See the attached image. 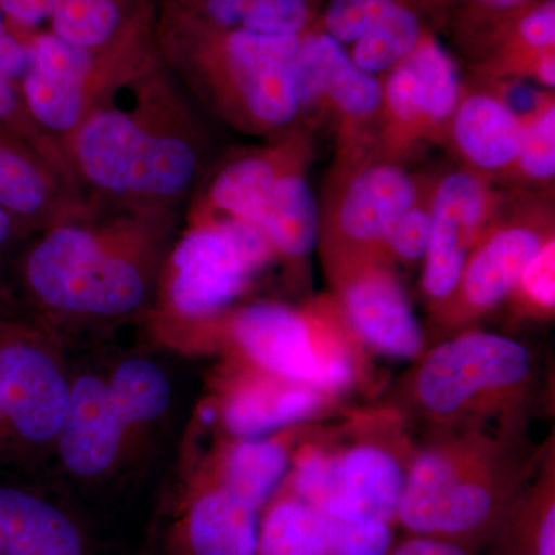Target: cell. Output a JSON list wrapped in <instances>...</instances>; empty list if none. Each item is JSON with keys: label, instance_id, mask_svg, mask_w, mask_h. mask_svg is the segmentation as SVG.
Listing matches in <instances>:
<instances>
[{"label": "cell", "instance_id": "8", "mask_svg": "<svg viewBox=\"0 0 555 555\" xmlns=\"http://www.w3.org/2000/svg\"><path fill=\"white\" fill-rule=\"evenodd\" d=\"M276 258L255 222H188L164 261L156 308L145 323L163 334L195 337L235 309Z\"/></svg>", "mask_w": 555, "mask_h": 555}, {"label": "cell", "instance_id": "23", "mask_svg": "<svg viewBox=\"0 0 555 555\" xmlns=\"http://www.w3.org/2000/svg\"><path fill=\"white\" fill-rule=\"evenodd\" d=\"M310 425L266 437H225L199 469L264 511L286 480L295 449Z\"/></svg>", "mask_w": 555, "mask_h": 555}, {"label": "cell", "instance_id": "25", "mask_svg": "<svg viewBox=\"0 0 555 555\" xmlns=\"http://www.w3.org/2000/svg\"><path fill=\"white\" fill-rule=\"evenodd\" d=\"M299 159L278 179L258 225L275 248L278 258L308 259L320 243L321 210Z\"/></svg>", "mask_w": 555, "mask_h": 555}, {"label": "cell", "instance_id": "20", "mask_svg": "<svg viewBox=\"0 0 555 555\" xmlns=\"http://www.w3.org/2000/svg\"><path fill=\"white\" fill-rule=\"evenodd\" d=\"M0 208L35 235L89 204L67 166L0 127Z\"/></svg>", "mask_w": 555, "mask_h": 555}, {"label": "cell", "instance_id": "10", "mask_svg": "<svg viewBox=\"0 0 555 555\" xmlns=\"http://www.w3.org/2000/svg\"><path fill=\"white\" fill-rule=\"evenodd\" d=\"M67 345L31 321L0 327V474L53 467L69 400Z\"/></svg>", "mask_w": 555, "mask_h": 555}, {"label": "cell", "instance_id": "1", "mask_svg": "<svg viewBox=\"0 0 555 555\" xmlns=\"http://www.w3.org/2000/svg\"><path fill=\"white\" fill-rule=\"evenodd\" d=\"M181 208L89 206L35 233L17 257L25 317L65 345L147 321Z\"/></svg>", "mask_w": 555, "mask_h": 555}, {"label": "cell", "instance_id": "5", "mask_svg": "<svg viewBox=\"0 0 555 555\" xmlns=\"http://www.w3.org/2000/svg\"><path fill=\"white\" fill-rule=\"evenodd\" d=\"M540 366L525 343L467 327L427 347L382 406L423 430L526 429L539 396Z\"/></svg>", "mask_w": 555, "mask_h": 555}, {"label": "cell", "instance_id": "27", "mask_svg": "<svg viewBox=\"0 0 555 555\" xmlns=\"http://www.w3.org/2000/svg\"><path fill=\"white\" fill-rule=\"evenodd\" d=\"M422 38V25L414 11L396 0L352 43L350 60L361 72L379 78L406 60Z\"/></svg>", "mask_w": 555, "mask_h": 555}, {"label": "cell", "instance_id": "9", "mask_svg": "<svg viewBox=\"0 0 555 555\" xmlns=\"http://www.w3.org/2000/svg\"><path fill=\"white\" fill-rule=\"evenodd\" d=\"M301 35L233 28L217 49L171 54L170 73L219 118L254 134H280L301 116L297 56Z\"/></svg>", "mask_w": 555, "mask_h": 555}, {"label": "cell", "instance_id": "21", "mask_svg": "<svg viewBox=\"0 0 555 555\" xmlns=\"http://www.w3.org/2000/svg\"><path fill=\"white\" fill-rule=\"evenodd\" d=\"M297 91L301 115L320 107L334 109L349 142L382 112V78L361 72L345 46L327 33L301 36Z\"/></svg>", "mask_w": 555, "mask_h": 555}, {"label": "cell", "instance_id": "38", "mask_svg": "<svg viewBox=\"0 0 555 555\" xmlns=\"http://www.w3.org/2000/svg\"><path fill=\"white\" fill-rule=\"evenodd\" d=\"M33 233L21 221L0 208V261L17 246H24ZM0 292H16L0 278Z\"/></svg>", "mask_w": 555, "mask_h": 555}, {"label": "cell", "instance_id": "13", "mask_svg": "<svg viewBox=\"0 0 555 555\" xmlns=\"http://www.w3.org/2000/svg\"><path fill=\"white\" fill-rule=\"evenodd\" d=\"M326 272L347 324L369 353L412 363L423 356L425 328L396 266L367 255L328 264Z\"/></svg>", "mask_w": 555, "mask_h": 555}, {"label": "cell", "instance_id": "6", "mask_svg": "<svg viewBox=\"0 0 555 555\" xmlns=\"http://www.w3.org/2000/svg\"><path fill=\"white\" fill-rule=\"evenodd\" d=\"M343 420L305 430L281 488L317 513L397 525L416 448L411 426L382 404Z\"/></svg>", "mask_w": 555, "mask_h": 555}, {"label": "cell", "instance_id": "35", "mask_svg": "<svg viewBox=\"0 0 555 555\" xmlns=\"http://www.w3.org/2000/svg\"><path fill=\"white\" fill-rule=\"evenodd\" d=\"M521 42L539 54L554 51L555 43V3L547 0L537 9L529 11L518 25Z\"/></svg>", "mask_w": 555, "mask_h": 555}, {"label": "cell", "instance_id": "7", "mask_svg": "<svg viewBox=\"0 0 555 555\" xmlns=\"http://www.w3.org/2000/svg\"><path fill=\"white\" fill-rule=\"evenodd\" d=\"M208 341L229 345L233 357L339 400L366 386L374 371L334 295L299 308L280 301L236 306L208 327Z\"/></svg>", "mask_w": 555, "mask_h": 555}, {"label": "cell", "instance_id": "14", "mask_svg": "<svg viewBox=\"0 0 555 555\" xmlns=\"http://www.w3.org/2000/svg\"><path fill=\"white\" fill-rule=\"evenodd\" d=\"M379 118L393 155L420 141L448 137L463 96L460 69L436 38L423 36L411 54L382 79Z\"/></svg>", "mask_w": 555, "mask_h": 555}, {"label": "cell", "instance_id": "4", "mask_svg": "<svg viewBox=\"0 0 555 555\" xmlns=\"http://www.w3.org/2000/svg\"><path fill=\"white\" fill-rule=\"evenodd\" d=\"M173 401L169 372L147 353L72 364L67 416L51 470L82 489L115 485L152 452Z\"/></svg>", "mask_w": 555, "mask_h": 555}, {"label": "cell", "instance_id": "28", "mask_svg": "<svg viewBox=\"0 0 555 555\" xmlns=\"http://www.w3.org/2000/svg\"><path fill=\"white\" fill-rule=\"evenodd\" d=\"M25 61L27 53L24 40L10 31L3 35L0 38V127L68 167L60 145L39 129L25 105L21 90Z\"/></svg>", "mask_w": 555, "mask_h": 555}, {"label": "cell", "instance_id": "39", "mask_svg": "<svg viewBox=\"0 0 555 555\" xmlns=\"http://www.w3.org/2000/svg\"><path fill=\"white\" fill-rule=\"evenodd\" d=\"M535 80L537 86L554 90L555 87V57L554 51L543 53L529 69V75Z\"/></svg>", "mask_w": 555, "mask_h": 555}, {"label": "cell", "instance_id": "11", "mask_svg": "<svg viewBox=\"0 0 555 555\" xmlns=\"http://www.w3.org/2000/svg\"><path fill=\"white\" fill-rule=\"evenodd\" d=\"M25 53L22 96L39 129L62 152L102 94L150 61L119 50L90 53L53 33L27 40Z\"/></svg>", "mask_w": 555, "mask_h": 555}, {"label": "cell", "instance_id": "18", "mask_svg": "<svg viewBox=\"0 0 555 555\" xmlns=\"http://www.w3.org/2000/svg\"><path fill=\"white\" fill-rule=\"evenodd\" d=\"M302 158H308V145L295 133L230 156L201 181L190 198L188 222L236 219L258 224L278 179Z\"/></svg>", "mask_w": 555, "mask_h": 555}, {"label": "cell", "instance_id": "12", "mask_svg": "<svg viewBox=\"0 0 555 555\" xmlns=\"http://www.w3.org/2000/svg\"><path fill=\"white\" fill-rule=\"evenodd\" d=\"M553 236V211L547 207L526 206L506 215L496 210L469 255L454 295L433 313L434 326L448 335L474 327L506 302L528 262Z\"/></svg>", "mask_w": 555, "mask_h": 555}, {"label": "cell", "instance_id": "24", "mask_svg": "<svg viewBox=\"0 0 555 555\" xmlns=\"http://www.w3.org/2000/svg\"><path fill=\"white\" fill-rule=\"evenodd\" d=\"M524 134L518 118L494 90L463 91L448 137L465 160L466 169L481 177L509 175Z\"/></svg>", "mask_w": 555, "mask_h": 555}, {"label": "cell", "instance_id": "26", "mask_svg": "<svg viewBox=\"0 0 555 555\" xmlns=\"http://www.w3.org/2000/svg\"><path fill=\"white\" fill-rule=\"evenodd\" d=\"M257 555H327L315 511L280 488L262 511Z\"/></svg>", "mask_w": 555, "mask_h": 555}, {"label": "cell", "instance_id": "33", "mask_svg": "<svg viewBox=\"0 0 555 555\" xmlns=\"http://www.w3.org/2000/svg\"><path fill=\"white\" fill-rule=\"evenodd\" d=\"M433 185H426L414 206L387 232L382 255L390 264L414 266L425 259L433 232Z\"/></svg>", "mask_w": 555, "mask_h": 555}, {"label": "cell", "instance_id": "30", "mask_svg": "<svg viewBox=\"0 0 555 555\" xmlns=\"http://www.w3.org/2000/svg\"><path fill=\"white\" fill-rule=\"evenodd\" d=\"M509 177L525 184L553 185L555 177V104L546 94L540 107L524 120L520 149Z\"/></svg>", "mask_w": 555, "mask_h": 555}, {"label": "cell", "instance_id": "29", "mask_svg": "<svg viewBox=\"0 0 555 555\" xmlns=\"http://www.w3.org/2000/svg\"><path fill=\"white\" fill-rule=\"evenodd\" d=\"M53 35L90 53L118 50L124 10L118 0H61L50 17Z\"/></svg>", "mask_w": 555, "mask_h": 555}, {"label": "cell", "instance_id": "37", "mask_svg": "<svg viewBox=\"0 0 555 555\" xmlns=\"http://www.w3.org/2000/svg\"><path fill=\"white\" fill-rule=\"evenodd\" d=\"M476 550L451 540L429 535H411L387 555H474Z\"/></svg>", "mask_w": 555, "mask_h": 555}, {"label": "cell", "instance_id": "22", "mask_svg": "<svg viewBox=\"0 0 555 555\" xmlns=\"http://www.w3.org/2000/svg\"><path fill=\"white\" fill-rule=\"evenodd\" d=\"M0 555H94L78 513L33 478L0 474Z\"/></svg>", "mask_w": 555, "mask_h": 555}, {"label": "cell", "instance_id": "2", "mask_svg": "<svg viewBox=\"0 0 555 555\" xmlns=\"http://www.w3.org/2000/svg\"><path fill=\"white\" fill-rule=\"evenodd\" d=\"M64 155L89 206L181 208L206 177L208 137L181 83L150 60L102 94Z\"/></svg>", "mask_w": 555, "mask_h": 555}, {"label": "cell", "instance_id": "43", "mask_svg": "<svg viewBox=\"0 0 555 555\" xmlns=\"http://www.w3.org/2000/svg\"><path fill=\"white\" fill-rule=\"evenodd\" d=\"M292 2H302V3H308V0H292Z\"/></svg>", "mask_w": 555, "mask_h": 555}, {"label": "cell", "instance_id": "16", "mask_svg": "<svg viewBox=\"0 0 555 555\" xmlns=\"http://www.w3.org/2000/svg\"><path fill=\"white\" fill-rule=\"evenodd\" d=\"M222 369L217 412L225 437L272 436L326 418L343 400L315 386L262 371L238 357Z\"/></svg>", "mask_w": 555, "mask_h": 555}, {"label": "cell", "instance_id": "15", "mask_svg": "<svg viewBox=\"0 0 555 555\" xmlns=\"http://www.w3.org/2000/svg\"><path fill=\"white\" fill-rule=\"evenodd\" d=\"M425 188L392 160H378L353 171L343 184L328 218L321 219L318 244L324 266L382 255L387 232L414 206Z\"/></svg>", "mask_w": 555, "mask_h": 555}, {"label": "cell", "instance_id": "42", "mask_svg": "<svg viewBox=\"0 0 555 555\" xmlns=\"http://www.w3.org/2000/svg\"><path fill=\"white\" fill-rule=\"evenodd\" d=\"M9 33V22L3 16L2 10H0V38Z\"/></svg>", "mask_w": 555, "mask_h": 555}, {"label": "cell", "instance_id": "19", "mask_svg": "<svg viewBox=\"0 0 555 555\" xmlns=\"http://www.w3.org/2000/svg\"><path fill=\"white\" fill-rule=\"evenodd\" d=\"M262 511L207 476L190 478L171 521L170 555H257Z\"/></svg>", "mask_w": 555, "mask_h": 555}, {"label": "cell", "instance_id": "32", "mask_svg": "<svg viewBox=\"0 0 555 555\" xmlns=\"http://www.w3.org/2000/svg\"><path fill=\"white\" fill-rule=\"evenodd\" d=\"M518 317L553 320L555 312V236L546 241L518 278L506 299Z\"/></svg>", "mask_w": 555, "mask_h": 555}, {"label": "cell", "instance_id": "36", "mask_svg": "<svg viewBox=\"0 0 555 555\" xmlns=\"http://www.w3.org/2000/svg\"><path fill=\"white\" fill-rule=\"evenodd\" d=\"M61 0H0V10L7 22L21 27H38L50 20Z\"/></svg>", "mask_w": 555, "mask_h": 555}, {"label": "cell", "instance_id": "3", "mask_svg": "<svg viewBox=\"0 0 555 555\" xmlns=\"http://www.w3.org/2000/svg\"><path fill=\"white\" fill-rule=\"evenodd\" d=\"M525 433L488 426L426 430L409 466L397 525L411 535L473 550L494 539L545 455L546 448L525 443Z\"/></svg>", "mask_w": 555, "mask_h": 555}, {"label": "cell", "instance_id": "31", "mask_svg": "<svg viewBox=\"0 0 555 555\" xmlns=\"http://www.w3.org/2000/svg\"><path fill=\"white\" fill-rule=\"evenodd\" d=\"M317 514L327 555H387L392 550L396 525Z\"/></svg>", "mask_w": 555, "mask_h": 555}, {"label": "cell", "instance_id": "40", "mask_svg": "<svg viewBox=\"0 0 555 555\" xmlns=\"http://www.w3.org/2000/svg\"><path fill=\"white\" fill-rule=\"evenodd\" d=\"M21 320H25V313L16 292H0V327Z\"/></svg>", "mask_w": 555, "mask_h": 555}, {"label": "cell", "instance_id": "17", "mask_svg": "<svg viewBox=\"0 0 555 555\" xmlns=\"http://www.w3.org/2000/svg\"><path fill=\"white\" fill-rule=\"evenodd\" d=\"M496 208L488 178L476 171H451L433 185V232L422 273L430 313L454 295L467 259Z\"/></svg>", "mask_w": 555, "mask_h": 555}, {"label": "cell", "instance_id": "34", "mask_svg": "<svg viewBox=\"0 0 555 555\" xmlns=\"http://www.w3.org/2000/svg\"><path fill=\"white\" fill-rule=\"evenodd\" d=\"M396 0H332L326 33L341 46L356 43Z\"/></svg>", "mask_w": 555, "mask_h": 555}, {"label": "cell", "instance_id": "41", "mask_svg": "<svg viewBox=\"0 0 555 555\" xmlns=\"http://www.w3.org/2000/svg\"><path fill=\"white\" fill-rule=\"evenodd\" d=\"M481 2L488 5L489 9L507 11L517 9V7H520L526 0H481Z\"/></svg>", "mask_w": 555, "mask_h": 555}]
</instances>
